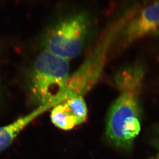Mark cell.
I'll return each instance as SVG.
<instances>
[{
	"label": "cell",
	"mask_w": 159,
	"mask_h": 159,
	"mask_svg": "<svg viewBox=\"0 0 159 159\" xmlns=\"http://www.w3.org/2000/svg\"><path fill=\"white\" fill-rule=\"evenodd\" d=\"M139 93L120 90L109 110L106 135L110 142L120 149L131 147L141 130V109Z\"/></svg>",
	"instance_id": "4"
},
{
	"label": "cell",
	"mask_w": 159,
	"mask_h": 159,
	"mask_svg": "<svg viewBox=\"0 0 159 159\" xmlns=\"http://www.w3.org/2000/svg\"><path fill=\"white\" fill-rule=\"evenodd\" d=\"M87 115V105L83 97L75 96L55 104L50 117L52 123L58 128L70 130L84 123Z\"/></svg>",
	"instance_id": "6"
},
{
	"label": "cell",
	"mask_w": 159,
	"mask_h": 159,
	"mask_svg": "<svg viewBox=\"0 0 159 159\" xmlns=\"http://www.w3.org/2000/svg\"><path fill=\"white\" fill-rule=\"evenodd\" d=\"M113 49H125L143 39L159 35V0L138 5L122 14Z\"/></svg>",
	"instance_id": "5"
},
{
	"label": "cell",
	"mask_w": 159,
	"mask_h": 159,
	"mask_svg": "<svg viewBox=\"0 0 159 159\" xmlns=\"http://www.w3.org/2000/svg\"><path fill=\"white\" fill-rule=\"evenodd\" d=\"M44 110L39 107L31 113L18 118L8 125L0 127V152L11 145L21 130Z\"/></svg>",
	"instance_id": "7"
},
{
	"label": "cell",
	"mask_w": 159,
	"mask_h": 159,
	"mask_svg": "<svg viewBox=\"0 0 159 159\" xmlns=\"http://www.w3.org/2000/svg\"><path fill=\"white\" fill-rule=\"evenodd\" d=\"M122 23L121 15L111 23L99 36L82 64L70 75L61 101L72 97H83L96 84L112 51Z\"/></svg>",
	"instance_id": "3"
},
{
	"label": "cell",
	"mask_w": 159,
	"mask_h": 159,
	"mask_svg": "<svg viewBox=\"0 0 159 159\" xmlns=\"http://www.w3.org/2000/svg\"><path fill=\"white\" fill-rule=\"evenodd\" d=\"M142 71L137 66L129 67L118 72L115 78L119 90L139 93L142 80Z\"/></svg>",
	"instance_id": "8"
},
{
	"label": "cell",
	"mask_w": 159,
	"mask_h": 159,
	"mask_svg": "<svg viewBox=\"0 0 159 159\" xmlns=\"http://www.w3.org/2000/svg\"><path fill=\"white\" fill-rule=\"evenodd\" d=\"M70 75L68 60L41 49L30 75L32 101L46 109L57 104L65 93Z\"/></svg>",
	"instance_id": "2"
},
{
	"label": "cell",
	"mask_w": 159,
	"mask_h": 159,
	"mask_svg": "<svg viewBox=\"0 0 159 159\" xmlns=\"http://www.w3.org/2000/svg\"><path fill=\"white\" fill-rule=\"evenodd\" d=\"M96 19L85 9L61 12L44 27L39 36L41 49L69 61L79 56L97 35Z\"/></svg>",
	"instance_id": "1"
}]
</instances>
